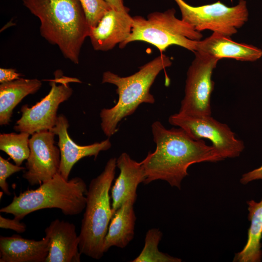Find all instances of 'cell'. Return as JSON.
Instances as JSON below:
<instances>
[{
    "label": "cell",
    "instance_id": "6da1fadb",
    "mask_svg": "<svg viewBox=\"0 0 262 262\" xmlns=\"http://www.w3.org/2000/svg\"><path fill=\"white\" fill-rule=\"evenodd\" d=\"M151 129L156 147L141 162L145 184L163 180L180 189L191 165L224 160L213 146L207 145L203 139H194L180 128L168 130L156 121L152 123Z\"/></svg>",
    "mask_w": 262,
    "mask_h": 262
},
{
    "label": "cell",
    "instance_id": "7a4b0ae2",
    "mask_svg": "<svg viewBox=\"0 0 262 262\" xmlns=\"http://www.w3.org/2000/svg\"><path fill=\"white\" fill-rule=\"evenodd\" d=\"M40 22L41 35L57 45L66 58L79 62L82 45L90 26L78 0H23Z\"/></svg>",
    "mask_w": 262,
    "mask_h": 262
},
{
    "label": "cell",
    "instance_id": "3957f363",
    "mask_svg": "<svg viewBox=\"0 0 262 262\" xmlns=\"http://www.w3.org/2000/svg\"><path fill=\"white\" fill-rule=\"evenodd\" d=\"M170 58L162 54L139 67L134 74L121 77L107 71L102 75V83L117 87L118 99L111 108H103L100 112L101 128L108 137L117 131V126L124 118L132 115L142 103L153 104L154 96L150 89L160 72L172 65Z\"/></svg>",
    "mask_w": 262,
    "mask_h": 262
},
{
    "label": "cell",
    "instance_id": "277c9868",
    "mask_svg": "<svg viewBox=\"0 0 262 262\" xmlns=\"http://www.w3.org/2000/svg\"><path fill=\"white\" fill-rule=\"evenodd\" d=\"M87 188L80 177L66 180L59 173L41 184L37 189L15 194L0 213L11 214L20 220L27 215L44 209L56 208L66 215L80 214L86 205Z\"/></svg>",
    "mask_w": 262,
    "mask_h": 262
},
{
    "label": "cell",
    "instance_id": "5b68a950",
    "mask_svg": "<svg viewBox=\"0 0 262 262\" xmlns=\"http://www.w3.org/2000/svg\"><path fill=\"white\" fill-rule=\"evenodd\" d=\"M116 158H111L102 172L90 181L82 220L79 250L82 254L99 260L104 255V242L114 215L109 192L115 178Z\"/></svg>",
    "mask_w": 262,
    "mask_h": 262
},
{
    "label": "cell",
    "instance_id": "8992f818",
    "mask_svg": "<svg viewBox=\"0 0 262 262\" xmlns=\"http://www.w3.org/2000/svg\"><path fill=\"white\" fill-rule=\"evenodd\" d=\"M174 8L164 12L150 13L146 18L137 16L133 17L131 32L128 38L119 44L123 49L133 41H143L158 49L161 52L169 46L177 45L194 52L197 41L203 35L192 26L175 16Z\"/></svg>",
    "mask_w": 262,
    "mask_h": 262
},
{
    "label": "cell",
    "instance_id": "52a82bcc",
    "mask_svg": "<svg viewBox=\"0 0 262 262\" xmlns=\"http://www.w3.org/2000/svg\"><path fill=\"white\" fill-rule=\"evenodd\" d=\"M179 6L181 19L199 32L209 30L230 36L236 33L248 19L245 0L229 7L218 0L214 3L193 6L184 0H174Z\"/></svg>",
    "mask_w": 262,
    "mask_h": 262
},
{
    "label": "cell",
    "instance_id": "ba28073f",
    "mask_svg": "<svg viewBox=\"0 0 262 262\" xmlns=\"http://www.w3.org/2000/svg\"><path fill=\"white\" fill-rule=\"evenodd\" d=\"M194 53L195 57L187 72L185 94L179 113L195 116H210L211 97L214 85L212 76L219 60L196 51Z\"/></svg>",
    "mask_w": 262,
    "mask_h": 262
},
{
    "label": "cell",
    "instance_id": "9c48e42d",
    "mask_svg": "<svg viewBox=\"0 0 262 262\" xmlns=\"http://www.w3.org/2000/svg\"><path fill=\"white\" fill-rule=\"evenodd\" d=\"M169 123L183 129L195 140H209L224 159L238 157L243 151L244 142L226 124L215 120L211 115L191 116L178 113L170 115Z\"/></svg>",
    "mask_w": 262,
    "mask_h": 262
},
{
    "label": "cell",
    "instance_id": "30bf717a",
    "mask_svg": "<svg viewBox=\"0 0 262 262\" xmlns=\"http://www.w3.org/2000/svg\"><path fill=\"white\" fill-rule=\"evenodd\" d=\"M58 80H50L49 94L32 107L24 105L21 109V116L16 121L14 129L30 135L42 131H50L55 125L59 105L68 99L73 90L68 83L72 79L58 75Z\"/></svg>",
    "mask_w": 262,
    "mask_h": 262
},
{
    "label": "cell",
    "instance_id": "8fae6325",
    "mask_svg": "<svg viewBox=\"0 0 262 262\" xmlns=\"http://www.w3.org/2000/svg\"><path fill=\"white\" fill-rule=\"evenodd\" d=\"M55 135L51 131H42L29 139L30 153L22 177L32 186L40 185L59 173L61 155Z\"/></svg>",
    "mask_w": 262,
    "mask_h": 262
},
{
    "label": "cell",
    "instance_id": "7c38bea8",
    "mask_svg": "<svg viewBox=\"0 0 262 262\" xmlns=\"http://www.w3.org/2000/svg\"><path fill=\"white\" fill-rule=\"evenodd\" d=\"M69 123L63 115H59L55 126L50 130L58 136V146L60 151L61 160L59 173L69 180L74 165L85 157L94 156L95 160L100 152L110 149L112 146L109 138L100 142L80 146L74 142L68 133Z\"/></svg>",
    "mask_w": 262,
    "mask_h": 262
},
{
    "label": "cell",
    "instance_id": "4fadbf2b",
    "mask_svg": "<svg viewBox=\"0 0 262 262\" xmlns=\"http://www.w3.org/2000/svg\"><path fill=\"white\" fill-rule=\"evenodd\" d=\"M133 17L129 12L111 8L98 25L90 27L88 37L96 50L107 51L124 42L132 30Z\"/></svg>",
    "mask_w": 262,
    "mask_h": 262
},
{
    "label": "cell",
    "instance_id": "5bb4252c",
    "mask_svg": "<svg viewBox=\"0 0 262 262\" xmlns=\"http://www.w3.org/2000/svg\"><path fill=\"white\" fill-rule=\"evenodd\" d=\"M49 254L45 262H80L79 237L75 225L56 219L45 229Z\"/></svg>",
    "mask_w": 262,
    "mask_h": 262
},
{
    "label": "cell",
    "instance_id": "9a60e30c",
    "mask_svg": "<svg viewBox=\"0 0 262 262\" xmlns=\"http://www.w3.org/2000/svg\"><path fill=\"white\" fill-rule=\"evenodd\" d=\"M116 166L120 170V174L111 189L114 214L127 201L131 200L135 203L137 187L145 180L141 162L133 160L127 153H122L116 159Z\"/></svg>",
    "mask_w": 262,
    "mask_h": 262
},
{
    "label": "cell",
    "instance_id": "2e32d148",
    "mask_svg": "<svg viewBox=\"0 0 262 262\" xmlns=\"http://www.w3.org/2000/svg\"><path fill=\"white\" fill-rule=\"evenodd\" d=\"M196 51L218 60L227 58L253 62L262 57L261 49L252 45L235 42L230 36L214 32L205 39L197 41Z\"/></svg>",
    "mask_w": 262,
    "mask_h": 262
},
{
    "label": "cell",
    "instance_id": "e0dca14e",
    "mask_svg": "<svg viewBox=\"0 0 262 262\" xmlns=\"http://www.w3.org/2000/svg\"><path fill=\"white\" fill-rule=\"evenodd\" d=\"M48 238L25 239L18 235L0 236V262H45L49 254Z\"/></svg>",
    "mask_w": 262,
    "mask_h": 262
},
{
    "label": "cell",
    "instance_id": "ac0fdd59",
    "mask_svg": "<svg viewBox=\"0 0 262 262\" xmlns=\"http://www.w3.org/2000/svg\"><path fill=\"white\" fill-rule=\"evenodd\" d=\"M134 204L128 200L115 212L105 238L104 253L112 246L123 248L133 239L136 219Z\"/></svg>",
    "mask_w": 262,
    "mask_h": 262
},
{
    "label": "cell",
    "instance_id": "d6986e66",
    "mask_svg": "<svg viewBox=\"0 0 262 262\" xmlns=\"http://www.w3.org/2000/svg\"><path fill=\"white\" fill-rule=\"evenodd\" d=\"M37 79L19 78L0 84V125L9 124L16 106L28 95L36 93L41 87Z\"/></svg>",
    "mask_w": 262,
    "mask_h": 262
},
{
    "label": "cell",
    "instance_id": "ffe728a7",
    "mask_svg": "<svg viewBox=\"0 0 262 262\" xmlns=\"http://www.w3.org/2000/svg\"><path fill=\"white\" fill-rule=\"evenodd\" d=\"M250 226L248 230L246 243L239 252L235 254L233 262H260L262 259V199L259 202L247 201Z\"/></svg>",
    "mask_w": 262,
    "mask_h": 262
},
{
    "label": "cell",
    "instance_id": "44dd1931",
    "mask_svg": "<svg viewBox=\"0 0 262 262\" xmlns=\"http://www.w3.org/2000/svg\"><path fill=\"white\" fill-rule=\"evenodd\" d=\"M30 135L25 132L0 134V149L5 152L16 164L20 166L30 155Z\"/></svg>",
    "mask_w": 262,
    "mask_h": 262
},
{
    "label": "cell",
    "instance_id": "7402d4cb",
    "mask_svg": "<svg viewBox=\"0 0 262 262\" xmlns=\"http://www.w3.org/2000/svg\"><path fill=\"white\" fill-rule=\"evenodd\" d=\"M163 233L157 228L149 229L146 233L145 245L140 254L132 262H180L181 260L159 251L158 245Z\"/></svg>",
    "mask_w": 262,
    "mask_h": 262
},
{
    "label": "cell",
    "instance_id": "603a6c76",
    "mask_svg": "<svg viewBox=\"0 0 262 262\" xmlns=\"http://www.w3.org/2000/svg\"><path fill=\"white\" fill-rule=\"evenodd\" d=\"M90 27L98 25L105 14L112 8L105 0H78Z\"/></svg>",
    "mask_w": 262,
    "mask_h": 262
},
{
    "label": "cell",
    "instance_id": "cb8c5ba5",
    "mask_svg": "<svg viewBox=\"0 0 262 262\" xmlns=\"http://www.w3.org/2000/svg\"><path fill=\"white\" fill-rule=\"evenodd\" d=\"M26 169V167L13 164L0 156V187L7 195H10L7 179L13 174Z\"/></svg>",
    "mask_w": 262,
    "mask_h": 262
},
{
    "label": "cell",
    "instance_id": "d4e9b609",
    "mask_svg": "<svg viewBox=\"0 0 262 262\" xmlns=\"http://www.w3.org/2000/svg\"><path fill=\"white\" fill-rule=\"evenodd\" d=\"M20 220L14 218L10 219L0 215V227L2 229L13 230L18 233H23L26 229V226Z\"/></svg>",
    "mask_w": 262,
    "mask_h": 262
},
{
    "label": "cell",
    "instance_id": "484cf974",
    "mask_svg": "<svg viewBox=\"0 0 262 262\" xmlns=\"http://www.w3.org/2000/svg\"><path fill=\"white\" fill-rule=\"evenodd\" d=\"M21 74L13 68H0V83L10 82L18 79Z\"/></svg>",
    "mask_w": 262,
    "mask_h": 262
},
{
    "label": "cell",
    "instance_id": "4316f807",
    "mask_svg": "<svg viewBox=\"0 0 262 262\" xmlns=\"http://www.w3.org/2000/svg\"><path fill=\"white\" fill-rule=\"evenodd\" d=\"M258 180H262V165L243 174L240 179V182L243 184H246L250 181Z\"/></svg>",
    "mask_w": 262,
    "mask_h": 262
},
{
    "label": "cell",
    "instance_id": "83f0119b",
    "mask_svg": "<svg viewBox=\"0 0 262 262\" xmlns=\"http://www.w3.org/2000/svg\"><path fill=\"white\" fill-rule=\"evenodd\" d=\"M105 1L113 9L121 12L129 11V9L125 6L123 0H105Z\"/></svg>",
    "mask_w": 262,
    "mask_h": 262
}]
</instances>
